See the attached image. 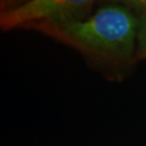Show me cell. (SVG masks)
Returning a JSON list of instances; mask_svg holds the SVG:
<instances>
[{
    "label": "cell",
    "instance_id": "6da1fadb",
    "mask_svg": "<svg viewBox=\"0 0 146 146\" xmlns=\"http://www.w3.org/2000/svg\"><path fill=\"white\" fill-rule=\"evenodd\" d=\"M136 28L131 5L107 3L84 20L43 24L31 31L66 43L96 64L118 67L136 60Z\"/></svg>",
    "mask_w": 146,
    "mask_h": 146
},
{
    "label": "cell",
    "instance_id": "3957f363",
    "mask_svg": "<svg viewBox=\"0 0 146 146\" xmlns=\"http://www.w3.org/2000/svg\"><path fill=\"white\" fill-rule=\"evenodd\" d=\"M132 7L135 8L137 17L136 28V60L146 58V1L135 2Z\"/></svg>",
    "mask_w": 146,
    "mask_h": 146
},
{
    "label": "cell",
    "instance_id": "7a4b0ae2",
    "mask_svg": "<svg viewBox=\"0 0 146 146\" xmlns=\"http://www.w3.org/2000/svg\"><path fill=\"white\" fill-rule=\"evenodd\" d=\"M94 8L91 0H0V29H33L43 24L79 21Z\"/></svg>",
    "mask_w": 146,
    "mask_h": 146
}]
</instances>
